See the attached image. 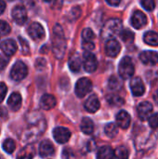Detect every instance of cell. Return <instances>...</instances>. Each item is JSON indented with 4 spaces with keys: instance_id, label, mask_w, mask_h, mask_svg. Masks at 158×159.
I'll use <instances>...</instances> for the list:
<instances>
[{
    "instance_id": "ffe728a7",
    "label": "cell",
    "mask_w": 158,
    "mask_h": 159,
    "mask_svg": "<svg viewBox=\"0 0 158 159\" xmlns=\"http://www.w3.org/2000/svg\"><path fill=\"white\" fill-rule=\"evenodd\" d=\"M7 105L12 111H18L21 106V96L18 92H13L7 100Z\"/></svg>"
},
{
    "instance_id": "484cf974",
    "label": "cell",
    "mask_w": 158,
    "mask_h": 159,
    "mask_svg": "<svg viewBox=\"0 0 158 159\" xmlns=\"http://www.w3.org/2000/svg\"><path fill=\"white\" fill-rule=\"evenodd\" d=\"M104 132L105 135L111 139L115 138L117 134H118V128L117 125L115 123H108L105 128H104Z\"/></svg>"
},
{
    "instance_id": "52a82bcc",
    "label": "cell",
    "mask_w": 158,
    "mask_h": 159,
    "mask_svg": "<svg viewBox=\"0 0 158 159\" xmlns=\"http://www.w3.org/2000/svg\"><path fill=\"white\" fill-rule=\"evenodd\" d=\"M12 18L16 23L19 25H22L26 22L27 20V10L24 6L18 5L13 7L12 12H11Z\"/></svg>"
},
{
    "instance_id": "d6a6232c",
    "label": "cell",
    "mask_w": 158,
    "mask_h": 159,
    "mask_svg": "<svg viewBox=\"0 0 158 159\" xmlns=\"http://www.w3.org/2000/svg\"><path fill=\"white\" fill-rule=\"evenodd\" d=\"M10 32V26L5 20H0V37L7 35Z\"/></svg>"
},
{
    "instance_id": "1f68e13d",
    "label": "cell",
    "mask_w": 158,
    "mask_h": 159,
    "mask_svg": "<svg viewBox=\"0 0 158 159\" xmlns=\"http://www.w3.org/2000/svg\"><path fill=\"white\" fill-rule=\"evenodd\" d=\"M107 101L111 105H115V106H120V105H122L124 103V100L121 97L117 96V95H110V96H108Z\"/></svg>"
},
{
    "instance_id": "8992f818",
    "label": "cell",
    "mask_w": 158,
    "mask_h": 159,
    "mask_svg": "<svg viewBox=\"0 0 158 159\" xmlns=\"http://www.w3.org/2000/svg\"><path fill=\"white\" fill-rule=\"evenodd\" d=\"M82 63H83L85 71L88 73H93L97 70L98 61H97L96 56L91 51L84 52L83 57H82Z\"/></svg>"
},
{
    "instance_id": "7a4b0ae2",
    "label": "cell",
    "mask_w": 158,
    "mask_h": 159,
    "mask_svg": "<svg viewBox=\"0 0 158 159\" xmlns=\"http://www.w3.org/2000/svg\"><path fill=\"white\" fill-rule=\"evenodd\" d=\"M123 30L122 21L119 19H111L105 22L102 29L101 35L103 39H111L115 35L119 34Z\"/></svg>"
},
{
    "instance_id": "603a6c76",
    "label": "cell",
    "mask_w": 158,
    "mask_h": 159,
    "mask_svg": "<svg viewBox=\"0 0 158 159\" xmlns=\"http://www.w3.org/2000/svg\"><path fill=\"white\" fill-rule=\"evenodd\" d=\"M97 159H114V150L111 146L105 145L99 149Z\"/></svg>"
},
{
    "instance_id": "e575fe53",
    "label": "cell",
    "mask_w": 158,
    "mask_h": 159,
    "mask_svg": "<svg viewBox=\"0 0 158 159\" xmlns=\"http://www.w3.org/2000/svg\"><path fill=\"white\" fill-rule=\"evenodd\" d=\"M149 120V126L156 129H158V113H156L154 115H151L150 117L148 118Z\"/></svg>"
},
{
    "instance_id": "9c48e42d",
    "label": "cell",
    "mask_w": 158,
    "mask_h": 159,
    "mask_svg": "<svg viewBox=\"0 0 158 159\" xmlns=\"http://www.w3.org/2000/svg\"><path fill=\"white\" fill-rule=\"evenodd\" d=\"M120 50H121V46L117 40H115L114 38L107 40V42L105 44V52H106L107 56L115 58L119 54Z\"/></svg>"
},
{
    "instance_id": "5bb4252c",
    "label": "cell",
    "mask_w": 158,
    "mask_h": 159,
    "mask_svg": "<svg viewBox=\"0 0 158 159\" xmlns=\"http://www.w3.org/2000/svg\"><path fill=\"white\" fill-rule=\"evenodd\" d=\"M131 24L135 29H142L147 24V18L142 11H135L131 18Z\"/></svg>"
},
{
    "instance_id": "83f0119b",
    "label": "cell",
    "mask_w": 158,
    "mask_h": 159,
    "mask_svg": "<svg viewBox=\"0 0 158 159\" xmlns=\"http://www.w3.org/2000/svg\"><path fill=\"white\" fill-rule=\"evenodd\" d=\"M122 81L115 75L111 76L108 82V87L111 90H119L122 88Z\"/></svg>"
},
{
    "instance_id": "d590c367",
    "label": "cell",
    "mask_w": 158,
    "mask_h": 159,
    "mask_svg": "<svg viewBox=\"0 0 158 159\" xmlns=\"http://www.w3.org/2000/svg\"><path fill=\"white\" fill-rule=\"evenodd\" d=\"M7 85L4 82H0V103L4 101L7 95Z\"/></svg>"
},
{
    "instance_id": "4fadbf2b",
    "label": "cell",
    "mask_w": 158,
    "mask_h": 159,
    "mask_svg": "<svg viewBox=\"0 0 158 159\" xmlns=\"http://www.w3.org/2000/svg\"><path fill=\"white\" fill-rule=\"evenodd\" d=\"M130 89L134 96H142L145 92V87L142 80L140 77H134L130 81Z\"/></svg>"
},
{
    "instance_id": "7402d4cb",
    "label": "cell",
    "mask_w": 158,
    "mask_h": 159,
    "mask_svg": "<svg viewBox=\"0 0 158 159\" xmlns=\"http://www.w3.org/2000/svg\"><path fill=\"white\" fill-rule=\"evenodd\" d=\"M80 129L83 133L89 135L91 133H93L94 131V123L93 121L88 118V117H85L82 119L81 124H80Z\"/></svg>"
},
{
    "instance_id": "d6986e66",
    "label": "cell",
    "mask_w": 158,
    "mask_h": 159,
    "mask_svg": "<svg viewBox=\"0 0 158 159\" xmlns=\"http://www.w3.org/2000/svg\"><path fill=\"white\" fill-rule=\"evenodd\" d=\"M101 107L100 101L96 95H91L85 102V109L88 113H96Z\"/></svg>"
},
{
    "instance_id": "b9f144b4",
    "label": "cell",
    "mask_w": 158,
    "mask_h": 159,
    "mask_svg": "<svg viewBox=\"0 0 158 159\" xmlns=\"http://www.w3.org/2000/svg\"><path fill=\"white\" fill-rule=\"evenodd\" d=\"M153 98H154L155 102H156V104H158V89L155 91V93H154V95H153Z\"/></svg>"
},
{
    "instance_id": "f546056e",
    "label": "cell",
    "mask_w": 158,
    "mask_h": 159,
    "mask_svg": "<svg viewBox=\"0 0 158 159\" xmlns=\"http://www.w3.org/2000/svg\"><path fill=\"white\" fill-rule=\"evenodd\" d=\"M120 34H121L122 40L126 44H130L134 40V34L131 31H129V30H122Z\"/></svg>"
},
{
    "instance_id": "cb8c5ba5",
    "label": "cell",
    "mask_w": 158,
    "mask_h": 159,
    "mask_svg": "<svg viewBox=\"0 0 158 159\" xmlns=\"http://www.w3.org/2000/svg\"><path fill=\"white\" fill-rule=\"evenodd\" d=\"M143 40L147 45L158 47V34L153 31H149L144 34Z\"/></svg>"
},
{
    "instance_id": "60d3db41",
    "label": "cell",
    "mask_w": 158,
    "mask_h": 159,
    "mask_svg": "<svg viewBox=\"0 0 158 159\" xmlns=\"http://www.w3.org/2000/svg\"><path fill=\"white\" fill-rule=\"evenodd\" d=\"M6 9V3L4 0H0V15L5 11Z\"/></svg>"
},
{
    "instance_id": "7bdbcfd3",
    "label": "cell",
    "mask_w": 158,
    "mask_h": 159,
    "mask_svg": "<svg viewBox=\"0 0 158 159\" xmlns=\"http://www.w3.org/2000/svg\"><path fill=\"white\" fill-rule=\"evenodd\" d=\"M24 4H27V5H33V3H34V0H21Z\"/></svg>"
},
{
    "instance_id": "e0dca14e",
    "label": "cell",
    "mask_w": 158,
    "mask_h": 159,
    "mask_svg": "<svg viewBox=\"0 0 158 159\" xmlns=\"http://www.w3.org/2000/svg\"><path fill=\"white\" fill-rule=\"evenodd\" d=\"M57 104L56 98L51 94H45L40 99V107L44 110H51Z\"/></svg>"
},
{
    "instance_id": "f35d334b",
    "label": "cell",
    "mask_w": 158,
    "mask_h": 159,
    "mask_svg": "<svg viewBox=\"0 0 158 159\" xmlns=\"http://www.w3.org/2000/svg\"><path fill=\"white\" fill-rule=\"evenodd\" d=\"M20 44H21V48H22V51L24 52V53H27V51L29 50V46H28V43L23 39L22 40V38L21 37H20Z\"/></svg>"
},
{
    "instance_id": "4316f807",
    "label": "cell",
    "mask_w": 158,
    "mask_h": 159,
    "mask_svg": "<svg viewBox=\"0 0 158 159\" xmlns=\"http://www.w3.org/2000/svg\"><path fill=\"white\" fill-rule=\"evenodd\" d=\"M129 152L127 147L119 146L114 151V158L115 159H129Z\"/></svg>"
},
{
    "instance_id": "6da1fadb",
    "label": "cell",
    "mask_w": 158,
    "mask_h": 159,
    "mask_svg": "<svg viewBox=\"0 0 158 159\" xmlns=\"http://www.w3.org/2000/svg\"><path fill=\"white\" fill-rule=\"evenodd\" d=\"M52 48L55 56L58 59H61L64 56L65 49H66V39L61 27H60L58 24L55 25L53 29Z\"/></svg>"
},
{
    "instance_id": "ee69618b",
    "label": "cell",
    "mask_w": 158,
    "mask_h": 159,
    "mask_svg": "<svg viewBox=\"0 0 158 159\" xmlns=\"http://www.w3.org/2000/svg\"><path fill=\"white\" fill-rule=\"evenodd\" d=\"M44 1H46V2H50L51 0H44Z\"/></svg>"
},
{
    "instance_id": "f1b7e54d",
    "label": "cell",
    "mask_w": 158,
    "mask_h": 159,
    "mask_svg": "<svg viewBox=\"0 0 158 159\" xmlns=\"http://www.w3.org/2000/svg\"><path fill=\"white\" fill-rule=\"evenodd\" d=\"M3 149L7 154H12L16 149V143L12 139H6L3 143Z\"/></svg>"
},
{
    "instance_id": "d4e9b609",
    "label": "cell",
    "mask_w": 158,
    "mask_h": 159,
    "mask_svg": "<svg viewBox=\"0 0 158 159\" xmlns=\"http://www.w3.org/2000/svg\"><path fill=\"white\" fill-rule=\"evenodd\" d=\"M34 156V149L33 146L28 145L26 147H24L22 150H20V152L19 153L17 159H33Z\"/></svg>"
},
{
    "instance_id": "74e56055",
    "label": "cell",
    "mask_w": 158,
    "mask_h": 159,
    "mask_svg": "<svg viewBox=\"0 0 158 159\" xmlns=\"http://www.w3.org/2000/svg\"><path fill=\"white\" fill-rule=\"evenodd\" d=\"M7 62H8L7 59L5 56L0 55V70L5 69V68H6V66L7 65Z\"/></svg>"
},
{
    "instance_id": "ac0fdd59",
    "label": "cell",
    "mask_w": 158,
    "mask_h": 159,
    "mask_svg": "<svg viewBox=\"0 0 158 159\" xmlns=\"http://www.w3.org/2000/svg\"><path fill=\"white\" fill-rule=\"evenodd\" d=\"M54 146L52 143L48 140L43 141L39 145V155L41 157H47L54 154Z\"/></svg>"
},
{
    "instance_id": "8d00e7d4",
    "label": "cell",
    "mask_w": 158,
    "mask_h": 159,
    "mask_svg": "<svg viewBox=\"0 0 158 159\" xmlns=\"http://www.w3.org/2000/svg\"><path fill=\"white\" fill-rule=\"evenodd\" d=\"M95 48V45L93 42H87V41H84L83 43V48L86 50V51H91L92 49H94Z\"/></svg>"
},
{
    "instance_id": "ba28073f",
    "label": "cell",
    "mask_w": 158,
    "mask_h": 159,
    "mask_svg": "<svg viewBox=\"0 0 158 159\" xmlns=\"http://www.w3.org/2000/svg\"><path fill=\"white\" fill-rule=\"evenodd\" d=\"M53 137L58 143H66L71 138V131L63 127H57L53 130Z\"/></svg>"
},
{
    "instance_id": "ab89813d",
    "label": "cell",
    "mask_w": 158,
    "mask_h": 159,
    "mask_svg": "<svg viewBox=\"0 0 158 159\" xmlns=\"http://www.w3.org/2000/svg\"><path fill=\"white\" fill-rule=\"evenodd\" d=\"M106 2L110 5V6H113V7H117L119 4H120V2H121V0H106Z\"/></svg>"
},
{
    "instance_id": "30bf717a",
    "label": "cell",
    "mask_w": 158,
    "mask_h": 159,
    "mask_svg": "<svg viewBox=\"0 0 158 159\" xmlns=\"http://www.w3.org/2000/svg\"><path fill=\"white\" fill-rule=\"evenodd\" d=\"M140 60L145 65L154 66L158 63V53L151 50L143 51L140 54Z\"/></svg>"
},
{
    "instance_id": "4dcf8cb0",
    "label": "cell",
    "mask_w": 158,
    "mask_h": 159,
    "mask_svg": "<svg viewBox=\"0 0 158 159\" xmlns=\"http://www.w3.org/2000/svg\"><path fill=\"white\" fill-rule=\"evenodd\" d=\"M82 37L84 41L87 42H92L95 38V34L93 33V31L89 28H86L83 30L82 32Z\"/></svg>"
},
{
    "instance_id": "7c38bea8",
    "label": "cell",
    "mask_w": 158,
    "mask_h": 159,
    "mask_svg": "<svg viewBox=\"0 0 158 159\" xmlns=\"http://www.w3.org/2000/svg\"><path fill=\"white\" fill-rule=\"evenodd\" d=\"M28 34L34 40H40L45 36V31L43 26L38 22H33L28 28Z\"/></svg>"
},
{
    "instance_id": "5b68a950",
    "label": "cell",
    "mask_w": 158,
    "mask_h": 159,
    "mask_svg": "<svg viewBox=\"0 0 158 159\" xmlns=\"http://www.w3.org/2000/svg\"><path fill=\"white\" fill-rule=\"evenodd\" d=\"M91 89H92V82L88 78L83 77L76 82L74 92L78 98H83L88 93H89Z\"/></svg>"
},
{
    "instance_id": "bcb514c9",
    "label": "cell",
    "mask_w": 158,
    "mask_h": 159,
    "mask_svg": "<svg viewBox=\"0 0 158 159\" xmlns=\"http://www.w3.org/2000/svg\"><path fill=\"white\" fill-rule=\"evenodd\" d=\"M9 1H13V0H9Z\"/></svg>"
},
{
    "instance_id": "44dd1931",
    "label": "cell",
    "mask_w": 158,
    "mask_h": 159,
    "mask_svg": "<svg viewBox=\"0 0 158 159\" xmlns=\"http://www.w3.org/2000/svg\"><path fill=\"white\" fill-rule=\"evenodd\" d=\"M82 66V59L79 54L74 53L69 60V67L70 70L74 73H78L81 70Z\"/></svg>"
},
{
    "instance_id": "836d02e7",
    "label": "cell",
    "mask_w": 158,
    "mask_h": 159,
    "mask_svg": "<svg viewBox=\"0 0 158 159\" xmlns=\"http://www.w3.org/2000/svg\"><path fill=\"white\" fill-rule=\"evenodd\" d=\"M141 4L143 7V8L148 11H152L156 7L155 0H141Z\"/></svg>"
},
{
    "instance_id": "f6af8a7d",
    "label": "cell",
    "mask_w": 158,
    "mask_h": 159,
    "mask_svg": "<svg viewBox=\"0 0 158 159\" xmlns=\"http://www.w3.org/2000/svg\"><path fill=\"white\" fill-rule=\"evenodd\" d=\"M0 159H3V158H2V157H1V156H0Z\"/></svg>"
},
{
    "instance_id": "277c9868",
    "label": "cell",
    "mask_w": 158,
    "mask_h": 159,
    "mask_svg": "<svg viewBox=\"0 0 158 159\" xmlns=\"http://www.w3.org/2000/svg\"><path fill=\"white\" fill-rule=\"evenodd\" d=\"M28 75V68L26 64L20 61H18L10 71V77L14 81H20L24 79Z\"/></svg>"
},
{
    "instance_id": "2e32d148",
    "label": "cell",
    "mask_w": 158,
    "mask_h": 159,
    "mask_svg": "<svg viewBox=\"0 0 158 159\" xmlns=\"http://www.w3.org/2000/svg\"><path fill=\"white\" fill-rule=\"evenodd\" d=\"M0 48L5 55L10 57L15 54L17 50V44L13 39H6L1 43Z\"/></svg>"
},
{
    "instance_id": "9a60e30c",
    "label": "cell",
    "mask_w": 158,
    "mask_h": 159,
    "mask_svg": "<svg viewBox=\"0 0 158 159\" xmlns=\"http://www.w3.org/2000/svg\"><path fill=\"white\" fill-rule=\"evenodd\" d=\"M116 125L118 127H120L121 129H129V127L130 126V123H131V117L129 116V114L126 111H120L116 117Z\"/></svg>"
},
{
    "instance_id": "8fae6325",
    "label": "cell",
    "mask_w": 158,
    "mask_h": 159,
    "mask_svg": "<svg viewBox=\"0 0 158 159\" xmlns=\"http://www.w3.org/2000/svg\"><path fill=\"white\" fill-rule=\"evenodd\" d=\"M138 115L141 120L145 121L150 117V116L153 113V105L149 102H142L138 105L137 108Z\"/></svg>"
},
{
    "instance_id": "3957f363",
    "label": "cell",
    "mask_w": 158,
    "mask_h": 159,
    "mask_svg": "<svg viewBox=\"0 0 158 159\" xmlns=\"http://www.w3.org/2000/svg\"><path fill=\"white\" fill-rule=\"evenodd\" d=\"M134 72H135V68L132 60L129 57H124L121 60L118 67V73L121 78L123 79L131 78L134 75Z\"/></svg>"
}]
</instances>
